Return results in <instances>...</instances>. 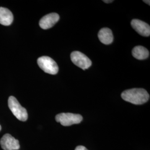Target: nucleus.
I'll list each match as a JSON object with an SVG mask.
<instances>
[{"label": "nucleus", "mask_w": 150, "mask_h": 150, "mask_svg": "<svg viewBox=\"0 0 150 150\" xmlns=\"http://www.w3.org/2000/svg\"><path fill=\"white\" fill-rule=\"evenodd\" d=\"M121 97L125 101L134 105H142L147 102L150 95L144 88H132L123 91Z\"/></svg>", "instance_id": "obj_1"}, {"label": "nucleus", "mask_w": 150, "mask_h": 150, "mask_svg": "<svg viewBox=\"0 0 150 150\" xmlns=\"http://www.w3.org/2000/svg\"><path fill=\"white\" fill-rule=\"evenodd\" d=\"M8 107L16 118L21 121H26L28 113L26 108L22 107L15 97L10 96L8 100Z\"/></svg>", "instance_id": "obj_2"}, {"label": "nucleus", "mask_w": 150, "mask_h": 150, "mask_svg": "<svg viewBox=\"0 0 150 150\" xmlns=\"http://www.w3.org/2000/svg\"><path fill=\"white\" fill-rule=\"evenodd\" d=\"M56 121L64 126H70L74 124H79L83 120L79 114L72 113H61L56 116Z\"/></svg>", "instance_id": "obj_3"}, {"label": "nucleus", "mask_w": 150, "mask_h": 150, "mask_svg": "<svg viewBox=\"0 0 150 150\" xmlns=\"http://www.w3.org/2000/svg\"><path fill=\"white\" fill-rule=\"evenodd\" d=\"M38 66L48 74L56 75L59 72V67L54 59L48 56H42L38 59Z\"/></svg>", "instance_id": "obj_4"}, {"label": "nucleus", "mask_w": 150, "mask_h": 150, "mask_svg": "<svg viewBox=\"0 0 150 150\" xmlns=\"http://www.w3.org/2000/svg\"><path fill=\"white\" fill-rule=\"evenodd\" d=\"M71 59L74 64L82 70L88 69L92 64L90 59L85 54L79 51H74L71 54Z\"/></svg>", "instance_id": "obj_5"}, {"label": "nucleus", "mask_w": 150, "mask_h": 150, "mask_svg": "<svg viewBox=\"0 0 150 150\" xmlns=\"http://www.w3.org/2000/svg\"><path fill=\"white\" fill-rule=\"evenodd\" d=\"M0 145L4 150H18L20 148L18 140L8 134H5L2 137L0 140Z\"/></svg>", "instance_id": "obj_6"}, {"label": "nucleus", "mask_w": 150, "mask_h": 150, "mask_svg": "<svg viewBox=\"0 0 150 150\" xmlns=\"http://www.w3.org/2000/svg\"><path fill=\"white\" fill-rule=\"evenodd\" d=\"M59 16L56 13H51L46 15L40 20L39 25L43 30L49 29L59 21Z\"/></svg>", "instance_id": "obj_7"}, {"label": "nucleus", "mask_w": 150, "mask_h": 150, "mask_svg": "<svg viewBox=\"0 0 150 150\" xmlns=\"http://www.w3.org/2000/svg\"><path fill=\"white\" fill-rule=\"evenodd\" d=\"M131 26L140 35L145 37L150 36V26L147 23L137 19H134L131 21Z\"/></svg>", "instance_id": "obj_8"}, {"label": "nucleus", "mask_w": 150, "mask_h": 150, "mask_svg": "<svg viewBox=\"0 0 150 150\" xmlns=\"http://www.w3.org/2000/svg\"><path fill=\"white\" fill-rule=\"evenodd\" d=\"M98 37L100 41L105 45H110L113 41L112 31L108 28H102L98 33Z\"/></svg>", "instance_id": "obj_9"}, {"label": "nucleus", "mask_w": 150, "mask_h": 150, "mask_svg": "<svg viewBox=\"0 0 150 150\" xmlns=\"http://www.w3.org/2000/svg\"><path fill=\"white\" fill-rule=\"evenodd\" d=\"M13 21L12 13L8 9L0 7V24L4 26H10Z\"/></svg>", "instance_id": "obj_10"}, {"label": "nucleus", "mask_w": 150, "mask_h": 150, "mask_svg": "<svg viewBox=\"0 0 150 150\" xmlns=\"http://www.w3.org/2000/svg\"><path fill=\"white\" fill-rule=\"evenodd\" d=\"M132 54L135 59L139 60L147 59L150 54L148 50L141 46H137L134 47L132 50Z\"/></svg>", "instance_id": "obj_11"}, {"label": "nucleus", "mask_w": 150, "mask_h": 150, "mask_svg": "<svg viewBox=\"0 0 150 150\" xmlns=\"http://www.w3.org/2000/svg\"><path fill=\"white\" fill-rule=\"evenodd\" d=\"M75 150H88L85 146H79L76 147Z\"/></svg>", "instance_id": "obj_12"}, {"label": "nucleus", "mask_w": 150, "mask_h": 150, "mask_svg": "<svg viewBox=\"0 0 150 150\" xmlns=\"http://www.w3.org/2000/svg\"><path fill=\"white\" fill-rule=\"evenodd\" d=\"M104 2H105V3H106V4H108V3H111V2H112L113 1H112V0H110V1H106V0H104V1H103Z\"/></svg>", "instance_id": "obj_13"}, {"label": "nucleus", "mask_w": 150, "mask_h": 150, "mask_svg": "<svg viewBox=\"0 0 150 150\" xmlns=\"http://www.w3.org/2000/svg\"><path fill=\"white\" fill-rule=\"evenodd\" d=\"M144 2H145V3H146V4H148V5H150V1H146V0H144Z\"/></svg>", "instance_id": "obj_14"}, {"label": "nucleus", "mask_w": 150, "mask_h": 150, "mask_svg": "<svg viewBox=\"0 0 150 150\" xmlns=\"http://www.w3.org/2000/svg\"><path fill=\"white\" fill-rule=\"evenodd\" d=\"M1 130V125H0V131Z\"/></svg>", "instance_id": "obj_15"}]
</instances>
